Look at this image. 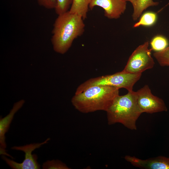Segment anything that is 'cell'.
<instances>
[{
    "instance_id": "cell-1",
    "label": "cell",
    "mask_w": 169,
    "mask_h": 169,
    "mask_svg": "<svg viewBox=\"0 0 169 169\" xmlns=\"http://www.w3.org/2000/svg\"><path fill=\"white\" fill-rule=\"evenodd\" d=\"M58 16L54 24L51 42L54 51L64 54L74 40L83 34L85 25L80 16L69 11Z\"/></svg>"
},
{
    "instance_id": "cell-2",
    "label": "cell",
    "mask_w": 169,
    "mask_h": 169,
    "mask_svg": "<svg viewBox=\"0 0 169 169\" xmlns=\"http://www.w3.org/2000/svg\"><path fill=\"white\" fill-rule=\"evenodd\" d=\"M119 89L109 86H92L75 94L71 103L77 110L82 113L99 110L106 112L119 95Z\"/></svg>"
},
{
    "instance_id": "cell-3",
    "label": "cell",
    "mask_w": 169,
    "mask_h": 169,
    "mask_svg": "<svg viewBox=\"0 0 169 169\" xmlns=\"http://www.w3.org/2000/svg\"><path fill=\"white\" fill-rule=\"evenodd\" d=\"M106 112L108 125L119 123L131 130H137L136 121L142 113L137 105L133 91H128L124 95H118Z\"/></svg>"
},
{
    "instance_id": "cell-4",
    "label": "cell",
    "mask_w": 169,
    "mask_h": 169,
    "mask_svg": "<svg viewBox=\"0 0 169 169\" xmlns=\"http://www.w3.org/2000/svg\"><path fill=\"white\" fill-rule=\"evenodd\" d=\"M141 75L142 73H126L121 71L112 74L92 78L80 84L77 88L75 94L80 93L90 87L95 85L123 88L128 91H132L134 85L140 79Z\"/></svg>"
},
{
    "instance_id": "cell-5",
    "label": "cell",
    "mask_w": 169,
    "mask_h": 169,
    "mask_svg": "<svg viewBox=\"0 0 169 169\" xmlns=\"http://www.w3.org/2000/svg\"><path fill=\"white\" fill-rule=\"evenodd\" d=\"M148 41L139 46L129 57L124 68L121 71L132 74L142 73L152 68L155 64L151 55V49H149Z\"/></svg>"
},
{
    "instance_id": "cell-6",
    "label": "cell",
    "mask_w": 169,
    "mask_h": 169,
    "mask_svg": "<svg viewBox=\"0 0 169 169\" xmlns=\"http://www.w3.org/2000/svg\"><path fill=\"white\" fill-rule=\"evenodd\" d=\"M135 92L137 105L142 113L153 114L167 111L164 100L153 95L148 85Z\"/></svg>"
},
{
    "instance_id": "cell-7",
    "label": "cell",
    "mask_w": 169,
    "mask_h": 169,
    "mask_svg": "<svg viewBox=\"0 0 169 169\" xmlns=\"http://www.w3.org/2000/svg\"><path fill=\"white\" fill-rule=\"evenodd\" d=\"M49 138L41 143H33L23 146H13L11 149L23 151L25 153V158L21 163H18L2 155V159L12 169H38L40 165L37 161L38 157L36 154H32L35 149L48 143Z\"/></svg>"
},
{
    "instance_id": "cell-8",
    "label": "cell",
    "mask_w": 169,
    "mask_h": 169,
    "mask_svg": "<svg viewBox=\"0 0 169 169\" xmlns=\"http://www.w3.org/2000/svg\"><path fill=\"white\" fill-rule=\"evenodd\" d=\"M126 2L124 0H91L89 8L92 10L99 6L104 10L105 16L110 19H117L126 8Z\"/></svg>"
},
{
    "instance_id": "cell-9",
    "label": "cell",
    "mask_w": 169,
    "mask_h": 169,
    "mask_svg": "<svg viewBox=\"0 0 169 169\" xmlns=\"http://www.w3.org/2000/svg\"><path fill=\"white\" fill-rule=\"evenodd\" d=\"M125 160L132 165L144 169H169V157L163 156L141 159L134 156L126 155Z\"/></svg>"
},
{
    "instance_id": "cell-10",
    "label": "cell",
    "mask_w": 169,
    "mask_h": 169,
    "mask_svg": "<svg viewBox=\"0 0 169 169\" xmlns=\"http://www.w3.org/2000/svg\"><path fill=\"white\" fill-rule=\"evenodd\" d=\"M25 103L21 100L15 103L9 113L3 118H0V155L13 157L8 153L6 150L7 145L5 141L6 133L8 131L15 114L22 107Z\"/></svg>"
},
{
    "instance_id": "cell-11",
    "label": "cell",
    "mask_w": 169,
    "mask_h": 169,
    "mask_svg": "<svg viewBox=\"0 0 169 169\" xmlns=\"http://www.w3.org/2000/svg\"><path fill=\"white\" fill-rule=\"evenodd\" d=\"M91 0H73L69 10L70 13L80 16L84 20L87 18Z\"/></svg>"
},
{
    "instance_id": "cell-12",
    "label": "cell",
    "mask_w": 169,
    "mask_h": 169,
    "mask_svg": "<svg viewBox=\"0 0 169 169\" xmlns=\"http://www.w3.org/2000/svg\"><path fill=\"white\" fill-rule=\"evenodd\" d=\"M158 2L153 0H136L132 5L133 12L132 15L133 19L136 20L140 16L143 12L147 8L151 6L157 5Z\"/></svg>"
},
{
    "instance_id": "cell-13",
    "label": "cell",
    "mask_w": 169,
    "mask_h": 169,
    "mask_svg": "<svg viewBox=\"0 0 169 169\" xmlns=\"http://www.w3.org/2000/svg\"><path fill=\"white\" fill-rule=\"evenodd\" d=\"M156 18V13L151 12H146L143 14L138 22L135 23L133 27L136 28L141 26H151L155 23Z\"/></svg>"
},
{
    "instance_id": "cell-14",
    "label": "cell",
    "mask_w": 169,
    "mask_h": 169,
    "mask_svg": "<svg viewBox=\"0 0 169 169\" xmlns=\"http://www.w3.org/2000/svg\"><path fill=\"white\" fill-rule=\"evenodd\" d=\"M151 49L155 52L162 51L168 46V42L167 39L161 35L155 37L150 42Z\"/></svg>"
},
{
    "instance_id": "cell-15",
    "label": "cell",
    "mask_w": 169,
    "mask_h": 169,
    "mask_svg": "<svg viewBox=\"0 0 169 169\" xmlns=\"http://www.w3.org/2000/svg\"><path fill=\"white\" fill-rule=\"evenodd\" d=\"M153 55L161 66H169V46L162 51L155 52Z\"/></svg>"
},
{
    "instance_id": "cell-16",
    "label": "cell",
    "mask_w": 169,
    "mask_h": 169,
    "mask_svg": "<svg viewBox=\"0 0 169 169\" xmlns=\"http://www.w3.org/2000/svg\"><path fill=\"white\" fill-rule=\"evenodd\" d=\"M73 0H56V5L54 9L58 15L69 11Z\"/></svg>"
},
{
    "instance_id": "cell-17",
    "label": "cell",
    "mask_w": 169,
    "mask_h": 169,
    "mask_svg": "<svg viewBox=\"0 0 169 169\" xmlns=\"http://www.w3.org/2000/svg\"><path fill=\"white\" fill-rule=\"evenodd\" d=\"M43 169H69L64 163L58 160H48L44 162L42 165Z\"/></svg>"
},
{
    "instance_id": "cell-18",
    "label": "cell",
    "mask_w": 169,
    "mask_h": 169,
    "mask_svg": "<svg viewBox=\"0 0 169 169\" xmlns=\"http://www.w3.org/2000/svg\"><path fill=\"white\" fill-rule=\"evenodd\" d=\"M39 5L47 9H55L56 0H37Z\"/></svg>"
},
{
    "instance_id": "cell-19",
    "label": "cell",
    "mask_w": 169,
    "mask_h": 169,
    "mask_svg": "<svg viewBox=\"0 0 169 169\" xmlns=\"http://www.w3.org/2000/svg\"><path fill=\"white\" fill-rule=\"evenodd\" d=\"M125 2L129 1L131 3L132 5H133L135 3L136 0H124Z\"/></svg>"
}]
</instances>
